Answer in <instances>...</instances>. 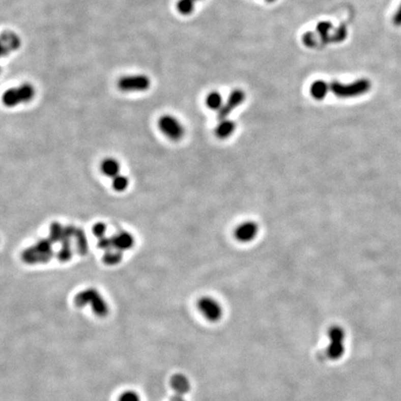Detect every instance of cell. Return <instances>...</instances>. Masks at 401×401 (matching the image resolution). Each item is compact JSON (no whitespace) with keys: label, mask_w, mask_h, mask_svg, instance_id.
Masks as SVG:
<instances>
[{"label":"cell","mask_w":401,"mask_h":401,"mask_svg":"<svg viewBox=\"0 0 401 401\" xmlns=\"http://www.w3.org/2000/svg\"><path fill=\"white\" fill-rule=\"evenodd\" d=\"M234 129H235L234 122L224 119L217 125V127L215 129V134L218 138L224 139V138L230 137L233 134Z\"/></svg>","instance_id":"obj_16"},{"label":"cell","mask_w":401,"mask_h":401,"mask_svg":"<svg viewBox=\"0 0 401 401\" xmlns=\"http://www.w3.org/2000/svg\"><path fill=\"white\" fill-rule=\"evenodd\" d=\"M257 232H259V226L256 225L255 222H243L236 227L234 235L238 241L242 243H248L254 239L257 234Z\"/></svg>","instance_id":"obj_9"},{"label":"cell","mask_w":401,"mask_h":401,"mask_svg":"<svg viewBox=\"0 0 401 401\" xmlns=\"http://www.w3.org/2000/svg\"><path fill=\"white\" fill-rule=\"evenodd\" d=\"M206 104L209 109L211 110H220L223 106V100L222 97L217 91H213L209 93L206 99Z\"/></svg>","instance_id":"obj_20"},{"label":"cell","mask_w":401,"mask_h":401,"mask_svg":"<svg viewBox=\"0 0 401 401\" xmlns=\"http://www.w3.org/2000/svg\"><path fill=\"white\" fill-rule=\"evenodd\" d=\"M160 130L166 137L173 140H179L184 135V127L176 117L165 114L160 117L158 121Z\"/></svg>","instance_id":"obj_6"},{"label":"cell","mask_w":401,"mask_h":401,"mask_svg":"<svg viewBox=\"0 0 401 401\" xmlns=\"http://www.w3.org/2000/svg\"><path fill=\"white\" fill-rule=\"evenodd\" d=\"M171 386L178 395H185L190 390L189 379L183 375H176L171 379Z\"/></svg>","instance_id":"obj_13"},{"label":"cell","mask_w":401,"mask_h":401,"mask_svg":"<svg viewBox=\"0 0 401 401\" xmlns=\"http://www.w3.org/2000/svg\"><path fill=\"white\" fill-rule=\"evenodd\" d=\"M92 233L95 235L96 237L100 238L104 237L106 233V225L102 222H98L96 223L95 225L93 226L92 228Z\"/></svg>","instance_id":"obj_27"},{"label":"cell","mask_w":401,"mask_h":401,"mask_svg":"<svg viewBox=\"0 0 401 401\" xmlns=\"http://www.w3.org/2000/svg\"><path fill=\"white\" fill-rule=\"evenodd\" d=\"M329 345H328V358L332 360H338L343 358L346 352V332L345 329L339 325H334L328 331Z\"/></svg>","instance_id":"obj_3"},{"label":"cell","mask_w":401,"mask_h":401,"mask_svg":"<svg viewBox=\"0 0 401 401\" xmlns=\"http://www.w3.org/2000/svg\"><path fill=\"white\" fill-rule=\"evenodd\" d=\"M64 227H63L59 222L51 223L48 239L52 242V243H61L63 233H64Z\"/></svg>","instance_id":"obj_21"},{"label":"cell","mask_w":401,"mask_h":401,"mask_svg":"<svg viewBox=\"0 0 401 401\" xmlns=\"http://www.w3.org/2000/svg\"><path fill=\"white\" fill-rule=\"evenodd\" d=\"M329 90L330 84H328L323 80H316L314 83H312L309 89L312 98L317 100H323L327 95Z\"/></svg>","instance_id":"obj_14"},{"label":"cell","mask_w":401,"mask_h":401,"mask_svg":"<svg viewBox=\"0 0 401 401\" xmlns=\"http://www.w3.org/2000/svg\"><path fill=\"white\" fill-rule=\"evenodd\" d=\"M348 37V29L345 24L339 25L337 28L334 29V32L331 36L332 42L341 43Z\"/></svg>","instance_id":"obj_24"},{"label":"cell","mask_w":401,"mask_h":401,"mask_svg":"<svg viewBox=\"0 0 401 401\" xmlns=\"http://www.w3.org/2000/svg\"><path fill=\"white\" fill-rule=\"evenodd\" d=\"M119 401H140V399L136 392L127 391L123 393V395L119 398Z\"/></svg>","instance_id":"obj_29"},{"label":"cell","mask_w":401,"mask_h":401,"mask_svg":"<svg viewBox=\"0 0 401 401\" xmlns=\"http://www.w3.org/2000/svg\"><path fill=\"white\" fill-rule=\"evenodd\" d=\"M53 251L48 253H40L35 251L32 247H29L21 253V259L26 264H40L47 263L52 259Z\"/></svg>","instance_id":"obj_10"},{"label":"cell","mask_w":401,"mask_h":401,"mask_svg":"<svg viewBox=\"0 0 401 401\" xmlns=\"http://www.w3.org/2000/svg\"><path fill=\"white\" fill-rule=\"evenodd\" d=\"M74 238L76 241V247H77L78 253L81 255H85L89 252V244H88V240H87L84 230L80 228V227H76Z\"/></svg>","instance_id":"obj_18"},{"label":"cell","mask_w":401,"mask_h":401,"mask_svg":"<svg viewBox=\"0 0 401 401\" xmlns=\"http://www.w3.org/2000/svg\"><path fill=\"white\" fill-rule=\"evenodd\" d=\"M393 23L396 26H401V4L393 16Z\"/></svg>","instance_id":"obj_30"},{"label":"cell","mask_w":401,"mask_h":401,"mask_svg":"<svg viewBox=\"0 0 401 401\" xmlns=\"http://www.w3.org/2000/svg\"><path fill=\"white\" fill-rule=\"evenodd\" d=\"M244 100H245V94L243 90H233L228 96L227 101L223 104L221 109L218 111V116H217L218 119L220 121L226 119L235 108H237L238 106L243 103Z\"/></svg>","instance_id":"obj_8"},{"label":"cell","mask_w":401,"mask_h":401,"mask_svg":"<svg viewBox=\"0 0 401 401\" xmlns=\"http://www.w3.org/2000/svg\"><path fill=\"white\" fill-rule=\"evenodd\" d=\"M151 85V80L145 74H134L123 76L117 81L118 89L124 92L145 91Z\"/></svg>","instance_id":"obj_5"},{"label":"cell","mask_w":401,"mask_h":401,"mask_svg":"<svg viewBox=\"0 0 401 401\" xmlns=\"http://www.w3.org/2000/svg\"><path fill=\"white\" fill-rule=\"evenodd\" d=\"M371 84L369 80L361 78L349 84H343L333 81L330 84V90L340 99H349L363 95L370 90Z\"/></svg>","instance_id":"obj_2"},{"label":"cell","mask_w":401,"mask_h":401,"mask_svg":"<svg viewBox=\"0 0 401 401\" xmlns=\"http://www.w3.org/2000/svg\"><path fill=\"white\" fill-rule=\"evenodd\" d=\"M333 29V24L330 21H321L316 26V31L320 37V40L322 44H329L332 42L330 32Z\"/></svg>","instance_id":"obj_17"},{"label":"cell","mask_w":401,"mask_h":401,"mask_svg":"<svg viewBox=\"0 0 401 401\" xmlns=\"http://www.w3.org/2000/svg\"><path fill=\"white\" fill-rule=\"evenodd\" d=\"M194 1H196V0H194Z\"/></svg>","instance_id":"obj_33"},{"label":"cell","mask_w":401,"mask_h":401,"mask_svg":"<svg viewBox=\"0 0 401 401\" xmlns=\"http://www.w3.org/2000/svg\"><path fill=\"white\" fill-rule=\"evenodd\" d=\"M122 259H123V253L121 251L112 248L111 250L105 251V253L103 254V257H102V261L104 264L108 265V266H114V265L119 264L121 262Z\"/></svg>","instance_id":"obj_19"},{"label":"cell","mask_w":401,"mask_h":401,"mask_svg":"<svg viewBox=\"0 0 401 401\" xmlns=\"http://www.w3.org/2000/svg\"><path fill=\"white\" fill-rule=\"evenodd\" d=\"M98 247L102 249V250H104V251H108V250H111V249L113 248V244H112L111 237H105V236H104V237L99 239Z\"/></svg>","instance_id":"obj_28"},{"label":"cell","mask_w":401,"mask_h":401,"mask_svg":"<svg viewBox=\"0 0 401 401\" xmlns=\"http://www.w3.org/2000/svg\"><path fill=\"white\" fill-rule=\"evenodd\" d=\"M177 10L183 15H189L194 11V0H179Z\"/></svg>","instance_id":"obj_22"},{"label":"cell","mask_w":401,"mask_h":401,"mask_svg":"<svg viewBox=\"0 0 401 401\" xmlns=\"http://www.w3.org/2000/svg\"><path fill=\"white\" fill-rule=\"evenodd\" d=\"M21 46V39L16 34L12 32H6L2 35V54L10 52L11 50H16Z\"/></svg>","instance_id":"obj_12"},{"label":"cell","mask_w":401,"mask_h":401,"mask_svg":"<svg viewBox=\"0 0 401 401\" xmlns=\"http://www.w3.org/2000/svg\"><path fill=\"white\" fill-rule=\"evenodd\" d=\"M302 41L307 48H314L318 43L316 35L312 32L305 33L302 37Z\"/></svg>","instance_id":"obj_26"},{"label":"cell","mask_w":401,"mask_h":401,"mask_svg":"<svg viewBox=\"0 0 401 401\" xmlns=\"http://www.w3.org/2000/svg\"><path fill=\"white\" fill-rule=\"evenodd\" d=\"M74 304L78 307L90 306L98 317H106L109 313L107 302L94 288H89L78 293L74 297Z\"/></svg>","instance_id":"obj_1"},{"label":"cell","mask_w":401,"mask_h":401,"mask_svg":"<svg viewBox=\"0 0 401 401\" xmlns=\"http://www.w3.org/2000/svg\"><path fill=\"white\" fill-rule=\"evenodd\" d=\"M72 255H73V252H72V248H71V243H62V247L57 253L59 261L67 262L72 259Z\"/></svg>","instance_id":"obj_23"},{"label":"cell","mask_w":401,"mask_h":401,"mask_svg":"<svg viewBox=\"0 0 401 401\" xmlns=\"http://www.w3.org/2000/svg\"><path fill=\"white\" fill-rule=\"evenodd\" d=\"M170 401H185L184 398L182 397V396H180V395H177V396H174L172 398H171V400Z\"/></svg>","instance_id":"obj_31"},{"label":"cell","mask_w":401,"mask_h":401,"mask_svg":"<svg viewBox=\"0 0 401 401\" xmlns=\"http://www.w3.org/2000/svg\"><path fill=\"white\" fill-rule=\"evenodd\" d=\"M112 188L117 191H124L127 190L128 186V179L123 175H117V177L112 178Z\"/></svg>","instance_id":"obj_25"},{"label":"cell","mask_w":401,"mask_h":401,"mask_svg":"<svg viewBox=\"0 0 401 401\" xmlns=\"http://www.w3.org/2000/svg\"><path fill=\"white\" fill-rule=\"evenodd\" d=\"M36 90L32 84L24 83L17 88L6 90L2 97L4 104L8 107H14L20 103H26L34 99Z\"/></svg>","instance_id":"obj_4"},{"label":"cell","mask_w":401,"mask_h":401,"mask_svg":"<svg viewBox=\"0 0 401 401\" xmlns=\"http://www.w3.org/2000/svg\"><path fill=\"white\" fill-rule=\"evenodd\" d=\"M197 306L207 321L211 322L220 321L223 315V309L216 299L210 296H204L199 299Z\"/></svg>","instance_id":"obj_7"},{"label":"cell","mask_w":401,"mask_h":401,"mask_svg":"<svg viewBox=\"0 0 401 401\" xmlns=\"http://www.w3.org/2000/svg\"><path fill=\"white\" fill-rule=\"evenodd\" d=\"M100 170L107 177L114 178V177H117V175H119L120 164L117 162L116 159L106 158L105 160H103L101 162Z\"/></svg>","instance_id":"obj_15"},{"label":"cell","mask_w":401,"mask_h":401,"mask_svg":"<svg viewBox=\"0 0 401 401\" xmlns=\"http://www.w3.org/2000/svg\"><path fill=\"white\" fill-rule=\"evenodd\" d=\"M266 1H267V2H273L275 0H266Z\"/></svg>","instance_id":"obj_32"},{"label":"cell","mask_w":401,"mask_h":401,"mask_svg":"<svg viewBox=\"0 0 401 401\" xmlns=\"http://www.w3.org/2000/svg\"><path fill=\"white\" fill-rule=\"evenodd\" d=\"M111 240H112L113 248L117 249L121 252L131 248L135 243L132 235L126 232L117 233L111 237Z\"/></svg>","instance_id":"obj_11"}]
</instances>
